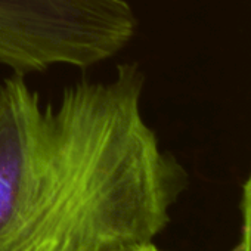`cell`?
<instances>
[{"mask_svg":"<svg viewBox=\"0 0 251 251\" xmlns=\"http://www.w3.org/2000/svg\"><path fill=\"white\" fill-rule=\"evenodd\" d=\"M138 62L45 100L0 83V251H138L167 227L188 175L144 115Z\"/></svg>","mask_w":251,"mask_h":251,"instance_id":"6da1fadb","label":"cell"},{"mask_svg":"<svg viewBox=\"0 0 251 251\" xmlns=\"http://www.w3.org/2000/svg\"><path fill=\"white\" fill-rule=\"evenodd\" d=\"M138 25L129 0H0V65L24 77L87 70L121 53Z\"/></svg>","mask_w":251,"mask_h":251,"instance_id":"7a4b0ae2","label":"cell"},{"mask_svg":"<svg viewBox=\"0 0 251 251\" xmlns=\"http://www.w3.org/2000/svg\"><path fill=\"white\" fill-rule=\"evenodd\" d=\"M236 251H251V173L242 188L241 236Z\"/></svg>","mask_w":251,"mask_h":251,"instance_id":"3957f363","label":"cell"},{"mask_svg":"<svg viewBox=\"0 0 251 251\" xmlns=\"http://www.w3.org/2000/svg\"><path fill=\"white\" fill-rule=\"evenodd\" d=\"M138 251H163V250H160V248L152 242V244H148V245H145V247L139 248Z\"/></svg>","mask_w":251,"mask_h":251,"instance_id":"277c9868","label":"cell"}]
</instances>
